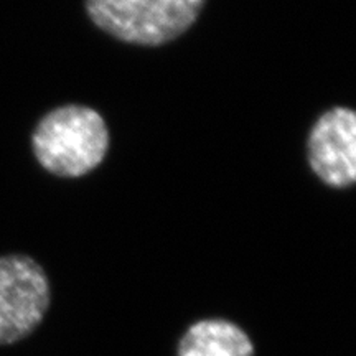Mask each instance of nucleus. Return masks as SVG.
Returning <instances> with one entry per match:
<instances>
[{"instance_id": "obj_1", "label": "nucleus", "mask_w": 356, "mask_h": 356, "mask_svg": "<svg viewBox=\"0 0 356 356\" xmlns=\"http://www.w3.org/2000/svg\"><path fill=\"white\" fill-rule=\"evenodd\" d=\"M32 150L40 165L53 175H88L108 155V124L96 109L88 106H60L44 114L35 126Z\"/></svg>"}, {"instance_id": "obj_4", "label": "nucleus", "mask_w": 356, "mask_h": 356, "mask_svg": "<svg viewBox=\"0 0 356 356\" xmlns=\"http://www.w3.org/2000/svg\"><path fill=\"white\" fill-rule=\"evenodd\" d=\"M312 172L330 188H350L356 181V114L335 106L325 111L307 137Z\"/></svg>"}, {"instance_id": "obj_2", "label": "nucleus", "mask_w": 356, "mask_h": 356, "mask_svg": "<svg viewBox=\"0 0 356 356\" xmlns=\"http://www.w3.org/2000/svg\"><path fill=\"white\" fill-rule=\"evenodd\" d=\"M207 0H84L97 29L122 43L162 47L181 37Z\"/></svg>"}, {"instance_id": "obj_3", "label": "nucleus", "mask_w": 356, "mask_h": 356, "mask_svg": "<svg viewBox=\"0 0 356 356\" xmlns=\"http://www.w3.org/2000/svg\"><path fill=\"white\" fill-rule=\"evenodd\" d=\"M50 305V279L37 259L0 256V346L26 340L43 323Z\"/></svg>"}, {"instance_id": "obj_5", "label": "nucleus", "mask_w": 356, "mask_h": 356, "mask_svg": "<svg viewBox=\"0 0 356 356\" xmlns=\"http://www.w3.org/2000/svg\"><path fill=\"white\" fill-rule=\"evenodd\" d=\"M177 356H256V345L238 323L211 317L197 320L181 333Z\"/></svg>"}]
</instances>
